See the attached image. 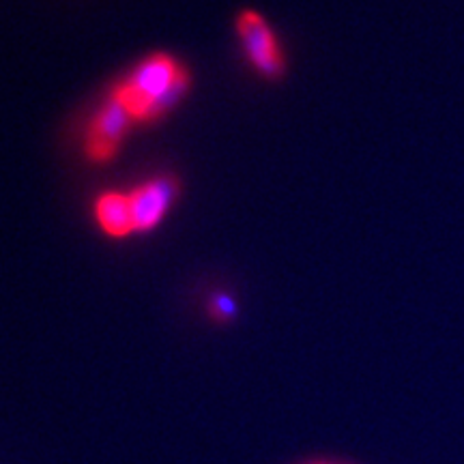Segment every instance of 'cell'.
Listing matches in <instances>:
<instances>
[{"label":"cell","instance_id":"obj_1","mask_svg":"<svg viewBox=\"0 0 464 464\" xmlns=\"http://www.w3.org/2000/svg\"><path fill=\"white\" fill-rule=\"evenodd\" d=\"M189 75L168 54H153L136 67L123 84L112 92V100L123 106L133 121H153L172 110L185 95Z\"/></svg>","mask_w":464,"mask_h":464},{"label":"cell","instance_id":"obj_2","mask_svg":"<svg viewBox=\"0 0 464 464\" xmlns=\"http://www.w3.org/2000/svg\"><path fill=\"white\" fill-rule=\"evenodd\" d=\"M241 44L252 65L258 69L265 78H280L284 72V56L274 31L265 22V17L256 11H243L237 20Z\"/></svg>","mask_w":464,"mask_h":464},{"label":"cell","instance_id":"obj_3","mask_svg":"<svg viewBox=\"0 0 464 464\" xmlns=\"http://www.w3.org/2000/svg\"><path fill=\"white\" fill-rule=\"evenodd\" d=\"M131 116L119 102L110 100L100 112L92 116L89 131H86V153L92 161H108L121 149Z\"/></svg>","mask_w":464,"mask_h":464},{"label":"cell","instance_id":"obj_4","mask_svg":"<svg viewBox=\"0 0 464 464\" xmlns=\"http://www.w3.org/2000/svg\"><path fill=\"white\" fill-rule=\"evenodd\" d=\"M174 194H177V185L170 179H158L133 189L130 202L136 230L144 232L155 228L164 219L168 207L172 205Z\"/></svg>","mask_w":464,"mask_h":464},{"label":"cell","instance_id":"obj_5","mask_svg":"<svg viewBox=\"0 0 464 464\" xmlns=\"http://www.w3.org/2000/svg\"><path fill=\"white\" fill-rule=\"evenodd\" d=\"M95 216L97 222L102 226V230L108 232L110 237H116V239L131 235V232L136 230L130 194H116V191L103 194L102 198L97 200Z\"/></svg>","mask_w":464,"mask_h":464},{"label":"cell","instance_id":"obj_6","mask_svg":"<svg viewBox=\"0 0 464 464\" xmlns=\"http://www.w3.org/2000/svg\"><path fill=\"white\" fill-rule=\"evenodd\" d=\"M211 310H213V314L219 318V321H228V318L235 314V304H232L226 295H222V297H218L216 301H213Z\"/></svg>","mask_w":464,"mask_h":464}]
</instances>
